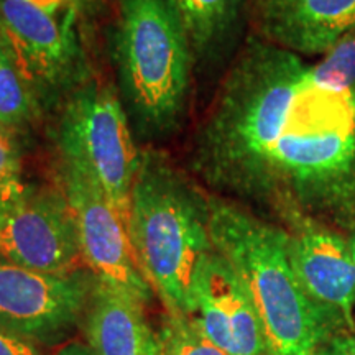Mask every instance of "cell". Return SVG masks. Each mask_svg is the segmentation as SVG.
Returning a JSON list of instances; mask_svg holds the SVG:
<instances>
[{"label": "cell", "mask_w": 355, "mask_h": 355, "mask_svg": "<svg viewBox=\"0 0 355 355\" xmlns=\"http://www.w3.org/2000/svg\"><path fill=\"white\" fill-rule=\"evenodd\" d=\"M211 188L355 230V96L319 86L295 53L250 40L229 69L191 152Z\"/></svg>", "instance_id": "1"}, {"label": "cell", "mask_w": 355, "mask_h": 355, "mask_svg": "<svg viewBox=\"0 0 355 355\" xmlns=\"http://www.w3.org/2000/svg\"><path fill=\"white\" fill-rule=\"evenodd\" d=\"M133 254L166 313H191L196 272L212 248L207 196L158 152L141 153L127 222Z\"/></svg>", "instance_id": "2"}, {"label": "cell", "mask_w": 355, "mask_h": 355, "mask_svg": "<svg viewBox=\"0 0 355 355\" xmlns=\"http://www.w3.org/2000/svg\"><path fill=\"white\" fill-rule=\"evenodd\" d=\"M207 204L212 248L250 293L278 355L316 354L332 336L293 270L286 230L227 199Z\"/></svg>", "instance_id": "3"}, {"label": "cell", "mask_w": 355, "mask_h": 355, "mask_svg": "<svg viewBox=\"0 0 355 355\" xmlns=\"http://www.w3.org/2000/svg\"><path fill=\"white\" fill-rule=\"evenodd\" d=\"M114 58L133 133L144 140L171 135L183 121L194 61L171 0H117Z\"/></svg>", "instance_id": "4"}, {"label": "cell", "mask_w": 355, "mask_h": 355, "mask_svg": "<svg viewBox=\"0 0 355 355\" xmlns=\"http://www.w3.org/2000/svg\"><path fill=\"white\" fill-rule=\"evenodd\" d=\"M56 140L61 165L86 176L127 227L141 152L121 97L87 79L63 102Z\"/></svg>", "instance_id": "5"}, {"label": "cell", "mask_w": 355, "mask_h": 355, "mask_svg": "<svg viewBox=\"0 0 355 355\" xmlns=\"http://www.w3.org/2000/svg\"><path fill=\"white\" fill-rule=\"evenodd\" d=\"M97 278L89 270L43 273L0 260V327L38 347H61L86 324Z\"/></svg>", "instance_id": "6"}, {"label": "cell", "mask_w": 355, "mask_h": 355, "mask_svg": "<svg viewBox=\"0 0 355 355\" xmlns=\"http://www.w3.org/2000/svg\"><path fill=\"white\" fill-rule=\"evenodd\" d=\"M0 42L42 107L64 102L87 81L73 30L28 0H0Z\"/></svg>", "instance_id": "7"}, {"label": "cell", "mask_w": 355, "mask_h": 355, "mask_svg": "<svg viewBox=\"0 0 355 355\" xmlns=\"http://www.w3.org/2000/svg\"><path fill=\"white\" fill-rule=\"evenodd\" d=\"M61 184L76 220L79 247L87 270L101 283L146 306L153 298L128 230L117 212L86 176L61 165Z\"/></svg>", "instance_id": "8"}, {"label": "cell", "mask_w": 355, "mask_h": 355, "mask_svg": "<svg viewBox=\"0 0 355 355\" xmlns=\"http://www.w3.org/2000/svg\"><path fill=\"white\" fill-rule=\"evenodd\" d=\"M0 260L43 273L79 270L76 220L63 189L26 188L0 216Z\"/></svg>", "instance_id": "9"}, {"label": "cell", "mask_w": 355, "mask_h": 355, "mask_svg": "<svg viewBox=\"0 0 355 355\" xmlns=\"http://www.w3.org/2000/svg\"><path fill=\"white\" fill-rule=\"evenodd\" d=\"M285 229V227H283ZM288 252L300 285L336 336L354 332L355 261L352 247L327 225L311 219L286 225Z\"/></svg>", "instance_id": "10"}, {"label": "cell", "mask_w": 355, "mask_h": 355, "mask_svg": "<svg viewBox=\"0 0 355 355\" xmlns=\"http://www.w3.org/2000/svg\"><path fill=\"white\" fill-rule=\"evenodd\" d=\"M189 316L227 355H278L250 293L216 250L199 263Z\"/></svg>", "instance_id": "11"}, {"label": "cell", "mask_w": 355, "mask_h": 355, "mask_svg": "<svg viewBox=\"0 0 355 355\" xmlns=\"http://www.w3.org/2000/svg\"><path fill=\"white\" fill-rule=\"evenodd\" d=\"M263 42L295 55H324L355 30V0H254Z\"/></svg>", "instance_id": "12"}, {"label": "cell", "mask_w": 355, "mask_h": 355, "mask_svg": "<svg viewBox=\"0 0 355 355\" xmlns=\"http://www.w3.org/2000/svg\"><path fill=\"white\" fill-rule=\"evenodd\" d=\"M84 327L96 355H146L152 329L145 321L144 306L99 279Z\"/></svg>", "instance_id": "13"}, {"label": "cell", "mask_w": 355, "mask_h": 355, "mask_svg": "<svg viewBox=\"0 0 355 355\" xmlns=\"http://www.w3.org/2000/svg\"><path fill=\"white\" fill-rule=\"evenodd\" d=\"M188 33L194 60L220 53L239 20L242 0H171Z\"/></svg>", "instance_id": "14"}, {"label": "cell", "mask_w": 355, "mask_h": 355, "mask_svg": "<svg viewBox=\"0 0 355 355\" xmlns=\"http://www.w3.org/2000/svg\"><path fill=\"white\" fill-rule=\"evenodd\" d=\"M42 105L6 44L0 42V125L19 132L38 117Z\"/></svg>", "instance_id": "15"}, {"label": "cell", "mask_w": 355, "mask_h": 355, "mask_svg": "<svg viewBox=\"0 0 355 355\" xmlns=\"http://www.w3.org/2000/svg\"><path fill=\"white\" fill-rule=\"evenodd\" d=\"M157 334L163 355H227L207 339L188 314L165 313Z\"/></svg>", "instance_id": "16"}, {"label": "cell", "mask_w": 355, "mask_h": 355, "mask_svg": "<svg viewBox=\"0 0 355 355\" xmlns=\"http://www.w3.org/2000/svg\"><path fill=\"white\" fill-rule=\"evenodd\" d=\"M309 78L319 86L355 96V30L324 53L318 64L309 66Z\"/></svg>", "instance_id": "17"}, {"label": "cell", "mask_w": 355, "mask_h": 355, "mask_svg": "<svg viewBox=\"0 0 355 355\" xmlns=\"http://www.w3.org/2000/svg\"><path fill=\"white\" fill-rule=\"evenodd\" d=\"M20 150L15 132L0 125V186H21Z\"/></svg>", "instance_id": "18"}, {"label": "cell", "mask_w": 355, "mask_h": 355, "mask_svg": "<svg viewBox=\"0 0 355 355\" xmlns=\"http://www.w3.org/2000/svg\"><path fill=\"white\" fill-rule=\"evenodd\" d=\"M0 355H44L43 349L0 327Z\"/></svg>", "instance_id": "19"}, {"label": "cell", "mask_w": 355, "mask_h": 355, "mask_svg": "<svg viewBox=\"0 0 355 355\" xmlns=\"http://www.w3.org/2000/svg\"><path fill=\"white\" fill-rule=\"evenodd\" d=\"M314 355H355V336L344 334L331 337Z\"/></svg>", "instance_id": "20"}, {"label": "cell", "mask_w": 355, "mask_h": 355, "mask_svg": "<svg viewBox=\"0 0 355 355\" xmlns=\"http://www.w3.org/2000/svg\"><path fill=\"white\" fill-rule=\"evenodd\" d=\"M26 186H0V216L6 212L13 202L20 199L21 194L25 193Z\"/></svg>", "instance_id": "21"}, {"label": "cell", "mask_w": 355, "mask_h": 355, "mask_svg": "<svg viewBox=\"0 0 355 355\" xmlns=\"http://www.w3.org/2000/svg\"><path fill=\"white\" fill-rule=\"evenodd\" d=\"M56 355H96V354L87 343L73 339V340H69L68 344L61 345V347L58 349Z\"/></svg>", "instance_id": "22"}, {"label": "cell", "mask_w": 355, "mask_h": 355, "mask_svg": "<svg viewBox=\"0 0 355 355\" xmlns=\"http://www.w3.org/2000/svg\"><path fill=\"white\" fill-rule=\"evenodd\" d=\"M28 2L35 3V6L43 8V10L51 13V15H56V12L60 10L61 7H64L68 0H28Z\"/></svg>", "instance_id": "23"}, {"label": "cell", "mask_w": 355, "mask_h": 355, "mask_svg": "<svg viewBox=\"0 0 355 355\" xmlns=\"http://www.w3.org/2000/svg\"><path fill=\"white\" fill-rule=\"evenodd\" d=\"M146 355H163L162 344H159L157 332H150L148 337V349H146Z\"/></svg>", "instance_id": "24"}, {"label": "cell", "mask_w": 355, "mask_h": 355, "mask_svg": "<svg viewBox=\"0 0 355 355\" xmlns=\"http://www.w3.org/2000/svg\"><path fill=\"white\" fill-rule=\"evenodd\" d=\"M352 255H354V261H355V239H354V243H352Z\"/></svg>", "instance_id": "25"}]
</instances>
